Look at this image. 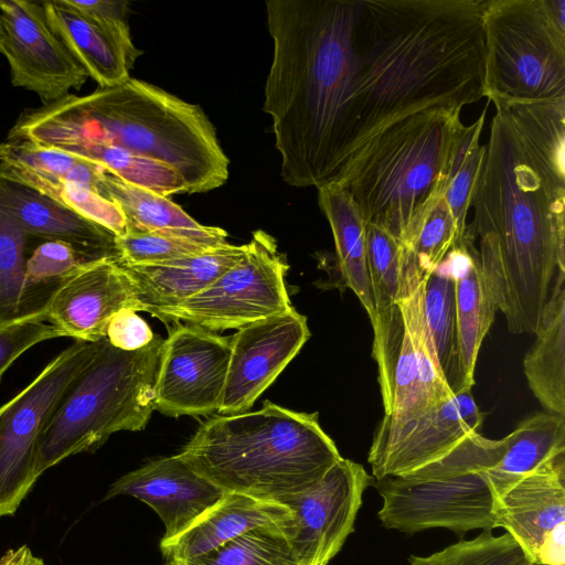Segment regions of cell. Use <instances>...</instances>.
<instances>
[{"mask_svg":"<svg viewBox=\"0 0 565 565\" xmlns=\"http://www.w3.org/2000/svg\"><path fill=\"white\" fill-rule=\"evenodd\" d=\"M469 224L511 333H533L565 273V98L497 105Z\"/></svg>","mask_w":565,"mask_h":565,"instance_id":"cell-1","label":"cell"},{"mask_svg":"<svg viewBox=\"0 0 565 565\" xmlns=\"http://www.w3.org/2000/svg\"><path fill=\"white\" fill-rule=\"evenodd\" d=\"M363 0H267L273 58L263 110L281 177L296 188L335 184L356 142V26Z\"/></svg>","mask_w":565,"mask_h":565,"instance_id":"cell-2","label":"cell"},{"mask_svg":"<svg viewBox=\"0 0 565 565\" xmlns=\"http://www.w3.org/2000/svg\"><path fill=\"white\" fill-rule=\"evenodd\" d=\"M487 1L363 0L353 156L399 118L428 107L461 110L483 97Z\"/></svg>","mask_w":565,"mask_h":565,"instance_id":"cell-3","label":"cell"},{"mask_svg":"<svg viewBox=\"0 0 565 565\" xmlns=\"http://www.w3.org/2000/svg\"><path fill=\"white\" fill-rule=\"evenodd\" d=\"M7 139L60 150L79 142L117 146L170 166L189 194L217 189L228 178L230 160L204 110L132 77L26 109Z\"/></svg>","mask_w":565,"mask_h":565,"instance_id":"cell-4","label":"cell"},{"mask_svg":"<svg viewBox=\"0 0 565 565\" xmlns=\"http://www.w3.org/2000/svg\"><path fill=\"white\" fill-rule=\"evenodd\" d=\"M178 455L224 492L279 503L315 486L342 458L317 412L269 401L209 418Z\"/></svg>","mask_w":565,"mask_h":565,"instance_id":"cell-5","label":"cell"},{"mask_svg":"<svg viewBox=\"0 0 565 565\" xmlns=\"http://www.w3.org/2000/svg\"><path fill=\"white\" fill-rule=\"evenodd\" d=\"M459 109L428 107L385 126L353 156L335 185L365 224L385 228L405 248L444 196L463 124Z\"/></svg>","mask_w":565,"mask_h":565,"instance_id":"cell-6","label":"cell"},{"mask_svg":"<svg viewBox=\"0 0 565 565\" xmlns=\"http://www.w3.org/2000/svg\"><path fill=\"white\" fill-rule=\"evenodd\" d=\"M164 339L124 351L107 339L61 399L38 445L36 471L70 456L93 452L114 433L141 430L154 411Z\"/></svg>","mask_w":565,"mask_h":565,"instance_id":"cell-7","label":"cell"},{"mask_svg":"<svg viewBox=\"0 0 565 565\" xmlns=\"http://www.w3.org/2000/svg\"><path fill=\"white\" fill-rule=\"evenodd\" d=\"M505 438L475 431L437 460L376 480L382 525L404 533L444 527L458 535L497 527L495 494L488 478L505 451Z\"/></svg>","mask_w":565,"mask_h":565,"instance_id":"cell-8","label":"cell"},{"mask_svg":"<svg viewBox=\"0 0 565 565\" xmlns=\"http://www.w3.org/2000/svg\"><path fill=\"white\" fill-rule=\"evenodd\" d=\"M483 97L497 105L565 98V29L544 0H488Z\"/></svg>","mask_w":565,"mask_h":565,"instance_id":"cell-9","label":"cell"},{"mask_svg":"<svg viewBox=\"0 0 565 565\" xmlns=\"http://www.w3.org/2000/svg\"><path fill=\"white\" fill-rule=\"evenodd\" d=\"M423 276L416 266L404 269L396 303L375 315L373 358L377 364L384 417L393 426L424 415L451 399L424 311Z\"/></svg>","mask_w":565,"mask_h":565,"instance_id":"cell-10","label":"cell"},{"mask_svg":"<svg viewBox=\"0 0 565 565\" xmlns=\"http://www.w3.org/2000/svg\"><path fill=\"white\" fill-rule=\"evenodd\" d=\"M288 264L276 239L255 231L245 253L230 269L195 296L156 310L164 322H185L212 332L241 329L291 308L285 276Z\"/></svg>","mask_w":565,"mask_h":565,"instance_id":"cell-11","label":"cell"},{"mask_svg":"<svg viewBox=\"0 0 565 565\" xmlns=\"http://www.w3.org/2000/svg\"><path fill=\"white\" fill-rule=\"evenodd\" d=\"M96 349L97 342L74 341L0 406V518L13 515L40 478L36 454L41 435Z\"/></svg>","mask_w":565,"mask_h":565,"instance_id":"cell-12","label":"cell"},{"mask_svg":"<svg viewBox=\"0 0 565 565\" xmlns=\"http://www.w3.org/2000/svg\"><path fill=\"white\" fill-rule=\"evenodd\" d=\"M230 355L231 337L175 322L164 339L154 409L173 417L217 413Z\"/></svg>","mask_w":565,"mask_h":565,"instance_id":"cell-13","label":"cell"},{"mask_svg":"<svg viewBox=\"0 0 565 565\" xmlns=\"http://www.w3.org/2000/svg\"><path fill=\"white\" fill-rule=\"evenodd\" d=\"M1 54L11 83L36 94L43 105L79 89L89 77L51 29L43 2L0 0Z\"/></svg>","mask_w":565,"mask_h":565,"instance_id":"cell-14","label":"cell"},{"mask_svg":"<svg viewBox=\"0 0 565 565\" xmlns=\"http://www.w3.org/2000/svg\"><path fill=\"white\" fill-rule=\"evenodd\" d=\"M494 518L533 565H565V452L500 493Z\"/></svg>","mask_w":565,"mask_h":565,"instance_id":"cell-15","label":"cell"},{"mask_svg":"<svg viewBox=\"0 0 565 565\" xmlns=\"http://www.w3.org/2000/svg\"><path fill=\"white\" fill-rule=\"evenodd\" d=\"M371 476L341 458L308 490L284 500L295 514L291 539L299 565H328L354 531Z\"/></svg>","mask_w":565,"mask_h":565,"instance_id":"cell-16","label":"cell"},{"mask_svg":"<svg viewBox=\"0 0 565 565\" xmlns=\"http://www.w3.org/2000/svg\"><path fill=\"white\" fill-rule=\"evenodd\" d=\"M482 419L471 390H466L403 424H379L367 457L372 477L380 480L405 475L437 460L478 431Z\"/></svg>","mask_w":565,"mask_h":565,"instance_id":"cell-17","label":"cell"},{"mask_svg":"<svg viewBox=\"0 0 565 565\" xmlns=\"http://www.w3.org/2000/svg\"><path fill=\"white\" fill-rule=\"evenodd\" d=\"M310 337L295 308L245 326L231 337V355L218 415L247 412Z\"/></svg>","mask_w":565,"mask_h":565,"instance_id":"cell-18","label":"cell"},{"mask_svg":"<svg viewBox=\"0 0 565 565\" xmlns=\"http://www.w3.org/2000/svg\"><path fill=\"white\" fill-rule=\"evenodd\" d=\"M124 308L141 311L136 287L120 260L99 258L83 263L53 287L45 321L64 337L97 342Z\"/></svg>","mask_w":565,"mask_h":565,"instance_id":"cell-19","label":"cell"},{"mask_svg":"<svg viewBox=\"0 0 565 565\" xmlns=\"http://www.w3.org/2000/svg\"><path fill=\"white\" fill-rule=\"evenodd\" d=\"M224 494L174 455L151 460L124 475L109 487L103 501L116 495L143 501L164 524L162 539H169L188 529Z\"/></svg>","mask_w":565,"mask_h":565,"instance_id":"cell-20","label":"cell"},{"mask_svg":"<svg viewBox=\"0 0 565 565\" xmlns=\"http://www.w3.org/2000/svg\"><path fill=\"white\" fill-rule=\"evenodd\" d=\"M43 6L53 32L98 87H111L130 77L142 51L135 46L127 21L98 20L67 0L43 1Z\"/></svg>","mask_w":565,"mask_h":565,"instance_id":"cell-21","label":"cell"},{"mask_svg":"<svg viewBox=\"0 0 565 565\" xmlns=\"http://www.w3.org/2000/svg\"><path fill=\"white\" fill-rule=\"evenodd\" d=\"M475 234L467 226L463 239L447 254L455 280L456 379L452 393L471 390L481 343L498 308L481 270Z\"/></svg>","mask_w":565,"mask_h":565,"instance_id":"cell-22","label":"cell"},{"mask_svg":"<svg viewBox=\"0 0 565 565\" xmlns=\"http://www.w3.org/2000/svg\"><path fill=\"white\" fill-rule=\"evenodd\" d=\"M0 204L30 237L60 241L90 259L116 258V235L52 198L0 175Z\"/></svg>","mask_w":565,"mask_h":565,"instance_id":"cell-23","label":"cell"},{"mask_svg":"<svg viewBox=\"0 0 565 565\" xmlns=\"http://www.w3.org/2000/svg\"><path fill=\"white\" fill-rule=\"evenodd\" d=\"M294 521L292 510L282 503L225 492L183 532L161 539L160 550L166 561L185 559L210 552L248 531Z\"/></svg>","mask_w":565,"mask_h":565,"instance_id":"cell-24","label":"cell"},{"mask_svg":"<svg viewBox=\"0 0 565 565\" xmlns=\"http://www.w3.org/2000/svg\"><path fill=\"white\" fill-rule=\"evenodd\" d=\"M245 245L226 244L205 253L150 265H126L137 291L141 311L150 315L195 296L235 265Z\"/></svg>","mask_w":565,"mask_h":565,"instance_id":"cell-25","label":"cell"},{"mask_svg":"<svg viewBox=\"0 0 565 565\" xmlns=\"http://www.w3.org/2000/svg\"><path fill=\"white\" fill-rule=\"evenodd\" d=\"M523 360L524 374L545 412L565 417V273H559Z\"/></svg>","mask_w":565,"mask_h":565,"instance_id":"cell-26","label":"cell"},{"mask_svg":"<svg viewBox=\"0 0 565 565\" xmlns=\"http://www.w3.org/2000/svg\"><path fill=\"white\" fill-rule=\"evenodd\" d=\"M31 237L0 204V329L14 323L45 321L53 286H36L26 277Z\"/></svg>","mask_w":565,"mask_h":565,"instance_id":"cell-27","label":"cell"},{"mask_svg":"<svg viewBox=\"0 0 565 565\" xmlns=\"http://www.w3.org/2000/svg\"><path fill=\"white\" fill-rule=\"evenodd\" d=\"M318 190V203L332 231L335 263L344 288H350L366 310L375 317L366 267L365 222L349 192L328 184Z\"/></svg>","mask_w":565,"mask_h":565,"instance_id":"cell-28","label":"cell"},{"mask_svg":"<svg viewBox=\"0 0 565 565\" xmlns=\"http://www.w3.org/2000/svg\"><path fill=\"white\" fill-rule=\"evenodd\" d=\"M504 438L507 446L502 458L488 470L495 499L518 479L565 452V417L537 413L521 422Z\"/></svg>","mask_w":565,"mask_h":565,"instance_id":"cell-29","label":"cell"},{"mask_svg":"<svg viewBox=\"0 0 565 565\" xmlns=\"http://www.w3.org/2000/svg\"><path fill=\"white\" fill-rule=\"evenodd\" d=\"M96 188L124 214L126 233L194 230L202 226L167 196L128 183L106 168Z\"/></svg>","mask_w":565,"mask_h":565,"instance_id":"cell-30","label":"cell"},{"mask_svg":"<svg viewBox=\"0 0 565 565\" xmlns=\"http://www.w3.org/2000/svg\"><path fill=\"white\" fill-rule=\"evenodd\" d=\"M227 233L221 227L202 225L194 230L130 233L116 236L120 263L150 265L195 256L222 247Z\"/></svg>","mask_w":565,"mask_h":565,"instance_id":"cell-31","label":"cell"},{"mask_svg":"<svg viewBox=\"0 0 565 565\" xmlns=\"http://www.w3.org/2000/svg\"><path fill=\"white\" fill-rule=\"evenodd\" d=\"M295 521L248 531L204 554L166 565H299L291 539Z\"/></svg>","mask_w":565,"mask_h":565,"instance_id":"cell-32","label":"cell"},{"mask_svg":"<svg viewBox=\"0 0 565 565\" xmlns=\"http://www.w3.org/2000/svg\"><path fill=\"white\" fill-rule=\"evenodd\" d=\"M62 151L95 161L124 181L163 196L185 193L182 178L170 166L124 148L103 142H79Z\"/></svg>","mask_w":565,"mask_h":565,"instance_id":"cell-33","label":"cell"},{"mask_svg":"<svg viewBox=\"0 0 565 565\" xmlns=\"http://www.w3.org/2000/svg\"><path fill=\"white\" fill-rule=\"evenodd\" d=\"M424 311L439 365L451 390L456 379V298L447 255L426 277Z\"/></svg>","mask_w":565,"mask_h":565,"instance_id":"cell-34","label":"cell"},{"mask_svg":"<svg viewBox=\"0 0 565 565\" xmlns=\"http://www.w3.org/2000/svg\"><path fill=\"white\" fill-rule=\"evenodd\" d=\"M0 168L63 178L96 188L104 167L95 161L29 140L0 142Z\"/></svg>","mask_w":565,"mask_h":565,"instance_id":"cell-35","label":"cell"},{"mask_svg":"<svg viewBox=\"0 0 565 565\" xmlns=\"http://www.w3.org/2000/svg\"><path fill=\"white\" fill-rule=\"evenodd\" d=\"M484 118L486 109L473 124L462 126L455 146L444 194L460 241L463 239L467 231V215L471 207L472 192L486 154V145L480 143Z\"/></svg>","mask_w":565,"mask_h":565,"instance_id":"cell-36","label":"cell"},{"mask_svg":"<svg viewBox=\"0 0 565 565\" xmlns=\"http://www.w3.org/2000/svg\"><path fill=\"white\" fill-rule=\"evenodd\" d=\"M365 242L367 276L377 315L387 311L399 297L404 247L385 228L373 223L365 224Z\"/></svg>","mask_w":565,"mask_h":565,"instance_id":"cell-37","label":"cell"},{"mask_svg":"<svg viewBox=\"0 0 565 565\" xmlns=\"http://www.w3.org/2000/svg\"><path fill=\"white\" fill-rule=\"evenodd\" d=\"M411 565H533L508 534L494 536L483 531L470 541H460L428 556L409 557Z\"/></svg>","mask_w":565,"mask_h":565,"instance_id":"cell-38","label":"cell"},{"mask_svg":"<svg viewBox=\"0 0 565 565\" xmlns=\"http://www.w3.org/2000/svg\"><path fill=\"white\" fill-rule=\"evenodd\" d=\"M460 242L451 211L443 196L426 215L414 242L406 250L413 256L420 274L428 276Z\"/></svg>","mask_w":565,"mask_h":565,"instance_id":"cell-39","label":"cell"},{"mask_svg":"<svg viewBox=\"0 0 565 565\" xmlns=\"http://www.w3.org/2000/svg\"><path fill=\"white\" fill-rule=\"evenodd\" d=\"M89 260L67 243L43 241L28 257L26 277L32 285L53 286Z\"/></svg>","mask_w":565,"mask_h":565,"instance_id":"cell-40","label":"cell"},{"mask_svg":"<svg viewBox=\"0 0 565 565\" xmlns=\"http://www.w3.org/2000/svg\"><path fill=\"white\" fill-rule=\"evenodd\" d=\"M64 337L53 324L30 321L0 329V381L11 364L33 345Z\"/></svg>","mask_w":565,"mask_h":565,"instance_id":"cell-41","label":"cell"},{"mask_svg":"<svg viewBox=\"0 0 565 565\" xmlns=\"http://www.w3.org/2000/svg\"><path fill=\"white\" fill-rule=\"evenodd\" d=\"M156 334L137 311L124 308L116 312L106 331L107 341L124 351H135L148 345Z\"/></svg>","mask_w":565,"mask_h":565,"instance_id":"cell-42","label":"cell"},{"mask_svg":"<svg viewBox=\"0 0 565 565\" xmlns=\"http://www.w3.org/2000/svg\"><path fill=\"white\" fill-rule=\"evenodd\" d=\"M75 9L103 21H127L128 2L125 0H67Z\"/></svg>","mask_w":565,"mask_h":565,"instance_id":"cell-43","label":"cell"},{"mask_svg":"<svg viewBox=\"0 0 565 565\" xmlns=\"http://www.w3.org/2000/svg\"><path fill=\"white\" fill-rule=\"evenodd\" d=\"M0 565H45L44 561L35 556L32 551L22 545L18 548L7 551L0 557Z\"/></svg>","mask_w":565,"mask_h":565,"instance_id":"cell-44","label":"cell"},{"mask_svg":"<svg viewBox=\"0 0 565 565\" xmlns=\"http://www.w3.org/2000/svg\"><path fill=\"white\" fill-rule=\"evenodd\" d=\"M2 41H3V23H2L1 15H0V53H1V47H2Z\"/></svg>","mask_w":565,"mask_h":565,"instance_id":"cell-45","label":"cell"}]
</instances>
